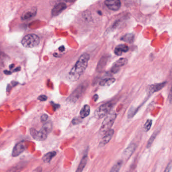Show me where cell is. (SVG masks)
I'll use <instances>...</instances> for the list:
<instances>
[{"label": "cell", "instance_id": "obj_31", "mask_svg": "<svg viewBox=\"0 0 172 172\" xmlns=\"http://www.w3.org/2000/svg\"><path fill=\"white\" fill-rule=\"evenodd\" d=\"M4 73H5V74H6V75H10V74H11V72L10 71H9V70H4Z\"/></svg>", "mask_w": 172, "mask_h": 172}, {"label": "cell", "instance_id": "obj_2", "mask_svg": "<svg viewBox=\"0 0 172 172\" xmlns=\"http://www.w3.org/2000/svg\"><path fill=\"white\" fill-rule=\"evenodd\" d=\"M117 115L114 112L109 113L107 115L104 120L102 122L101 128L100 129L99 133L101 135H104L106 132L109 130L113 125Z\"/></svg>", "mask_w": 172, "mask_h": 172}, {"label": "cell", "instance_id": "obj_21", "mask_svg": "<svg viewBox=\"0 0 172 172\" xmlns=\"http://www.w3.org/2000/svg\"><path fill=\"white\" fill-rule=\"evenodd\" d=\"M159 130H156L154 131V133H153L152 136L149 138V140L148 141V143L147 144V148L148 149H149L151 146H152L153 143L154 142V140L156 139V137L159 133Z\"/></svg>", "mask_w": 172, "mask_h": 172}, {"label": "cell", "instance_id": "obj_33", "mask_svg": "<svg viewBox=\"0 0 172 172\" xmlns=\"http://www.w3.org/2000/svg\"><path fill=\"white\" fill-rule=\"evenodd\" d=\"M19 70H20V68L18 67V68H17L16 69L14 70V71H19Z\"/></svg>", "mask_w": 172, "mask_h": 172}, {"label": "cell", "instance_id": "obj_32", "mask_svg": "<svg viewBox=\"0 0 172 172\" xmlns=\"http://www.w3.org/2000/svg\"><path fill=\"white\" fill-rule=\"evenodd\" d=\"M65 1L68 3H73L76 0H65Z\"/></svg>", "mask_w": 172, "mask_h": 172}, {"label": "cell", "instance_id": "obj_1", "mask_svg": "<svg viewBox=\"0 0 172 172\" xmlns=\"http://www.w3.org/2000/svg\"><path fill=\"white\" fill-rule=\"evenodd\" d=\"M89 59V55L87 54H83L80 56L69 73V79L70 80L76 81L79 79L85 71Z\"/></svg>", "mask_w": 172, "mask_h": 172}, {"label": "cell", "instance_id": "obj_3", "mask_svg": "<svg viewBox=\"0 0 172 172\" xmlns=\"http://www.w3.org/2000/svg\"><path fill=\"white\" fill-rule=\"evenodd\" d=\"M40 42L39 37L37 35L30 34L25 36L22 39V45L26 48H33L37 46Z\"/></svg>", "mask_w": 172, "mask_h": 172}, {"label": "cell", "instance_id": "obj_30", "mask_svg": "<svg viewBox=\"0 0 172 172\" xmlns=\"http://www.w3.org/2000/svg\"><path fill=\"white\" fill-rule=\"evenodd\" d=\"M38 99L40 101H45L47 100V97L45 95L40 96L38 97Z\"/></svg>", "mask_w": 172, "mask_h": 172}, {"label": "cell", "instance_id": "obj_29", "mask_svg": "<svg viewBox=\"0 0 172 172\" xmlns=\"http://www.w3.org/2000/svg\"><path fill=\"white\" fill-rule=\"evenodd\" d=\"M48 118H49V116H47V115H42L41 117V121L43 122H46V121L48 119Z\"/></svg>", "mask_w": 172, "mask_h": 172}, {"label": "cell", "instance_id": "obj_18", "mask_svg": "<svg viewBox=\"0 0 172 172\" xmlns=\"http://www.w3.org/2000/svg\"><path fill=\"white\" fill-rule=\"evenodd\" d=\"M87 161H88V156H87V155H85L81 159L79 165L78 166V168L76 169V172H83V169H84L86 165L87 164Z\"/></svg>", "mask_w": 172, "mask_h": 172}, {"label": "cell", "instance_id": "obj_34", "mask_svg": "<svg viewBox=\"0 0 172 172\" xmlns=\"http://www.w3.org/2000/svg\"><path fill=\"white\" fill-rule=\"evenodd\" d=\"M14 64H12V65H10V66H9V68H10V69H12V68L14 67Z\"/></svg>", "mask_w": 172, "mask_h": 172}, {"label": "cell", "instance_id": "obj_24", "mask_svg": "<svg viewBox=\"0 0 172 172\" xmlns=\"http://www.w3.org/2000/svg\"><path fill=\"white\" fill-rule=\"evenodd\" d=\"M52 125L50 122H47L45 123L42 126V129L46 131V133H50L52 130Z\"/></svg>", "mask_w": 172, "mask_h": 172}, {"label": "cell", "instance_id": "obj_15", "mask_svg": "<svg viewBox=\"0 0 172 172\" xmlns=\"http://www.w3.org/2000/svg\"><path fill=\"white\" fill-rule=\"evenodd\" d=\"M129 47L125 44L118 45L115 49L114 53L117 55H121L124 52H128V51Z\"/></svg>", "mask_w": 172, "mask_h": 172}, {"label": "cell", "instance_id": "obj_28", "mask_svg": "<svg viewBox=\"0 0 172 172\" xmlns=\"http://www.w3.org/2000/svg\"><path fill=\"white\" fill-rule=\"evenodd\" d=\"M81 118L77 117L73 119V121H72V123H73V124L74 125H76V124H78L80 123L81 122Z\"/></svg>", "mask_w": 172, "mask_h": 172}, {"label": "cell", "instance_id": "obj_5", "mask_svg": "<svg viewBox=\"0 0 172 172\" xmlns=\"http://www.w3.org/2000/svg\"><path fill=\"white\" fill-rule=\"evenodd\" d=\"M30 133L32 138L37 141H44L45 140L49 134L48 133L42 128L39 131L36 130L34 128H31L30 129Z\"/></svg>", "mask_w": 172, "mask_h": 172}, {"label": "cell", "instance_id": "obj_6", "mask_svg": "<svg viewBox=\"0 0 172 172\" xmlns=\"http://www.w3.org/2000/svg\"><path fill=\"white\" fill-rule=\"evenodd\" d=\"M167 82H164L163 83H157L151 85L148 87L147 92L148 94L152 95L156 92H158L162 90L165 86L167 85Z\"/></svg>", "mask_w": 172, "mask_h": 172}, {"label": "cell", "instance_id": "obj_13", "mask_svg": "<svg viewBox=\"0 0 172 172\" xmlns=\"http://www.w3.org/2000/svg\"><path fill=\"white\" fill-rule=\"evenodd\" d=\"M84 90H85L84 87L83 86H80L79 87H78V88L75 90L74 93L70 96V100L73 101H76L82 95V92Z\"/></svg>", "mask_w": 172, "mask_h": 172}, {"label": "cell", "instance_id": "obj_23", "mask_svg": "<svg viewBox=\"0 0 172 172\" xmlns=\"http://www.w3.org/2000/svg\"><path fill=\"white\" fill-rule=\"evenodd\" d=\"M123 161L119 160L113 166L112 169L109 172H119L121 169V166L122 165Z\"/></svg>", "mask_w": 172, "mask_h": 172}, {"label": "cell", "instance_id": "obj_8", "mask_svg": "<svg viewBox=\"0 0 172 172\" xmlns=\"http://www.w3.org/2000/svg\"><path fill=\"white\" fill-rule=\"evenodd\" d=\"M105 4L109 9L112 11H118L121 7L120 0H106Z\"/></svg>", "mask_w": 172, "mask_h": 172}, {"label": "cell", "instance_id": "obj_9", "mask_svg": "<svg viewBox=\"0 0 172 172\" xmlns=\"http://www.w3.org/2000/svg\"><path fill=\"white\" fill-rule=\"evenodd\" d=\"M26 149L25 145L23 142L19 143L14 147L12 155L13 157H17L21 154Z\"/></svg>", "mask_w": 172, "mask_h": 172}, {"label": "cell", "instance_id": "obj_20", "mask_svg": "<svg viewBox=\"0 0 172 172\" xmlns=\"http://www.w3.org/2000/svg\"><path fill=\"white\" fill-rule=\"evenodd\" d=\"M115 81L116 80L114 78L105 79L102 80L101 81L100 83V85L102 86H109L113 84L115 82Z\"/></svg>", "mask_w": 172, "mask_h": 172}, {"label": "cell", "instance_id": "obj_19", "mask_svg": "<svg viewBox=\"0 0 172 172\" xmlns=\"http://www.w3.org/2000/svg\"><path fill=\"white\" fill-rule=\"evenodd\" d=\"M56 155V153L55 152H49L44 154V157H42V161L46 163H49Z\"/></svg>", "mask_w": 172, "mask_h": 172}, {"label": "cell", "instance_id": "obj_11", "mask_svg": "<svg viewBox=\"0 0 172 172\" xmlns=\"http://www.w3.org/2000/svg\"><path fill=\"white\" fill-rule=\"evenodd\" d=\"M137 146L134 143H131L128 148L125 149L123 153L122 156L124 159H126L129 158L133 153L135 151Z\"/></svg>", "mask_w": 172, "mask_h": 172}, {"label": "cell", "instance_id": "obj_17", "mask_svg": "<svg viewBox=\"0 0 172 172\" xmlns=\"http://www.w3.org/2000/svg\"><path fill=\"white\" fill-rule=\"evenodd\" d=\"M90 113V107L88 105H85L83 106L80 111V117L82 119L85 118L89 116Z\"/></svg>", "mask_w": 172, "mask_h": 172}, {"label": "cell", "instance_id": "obj_4", "mask_svg": "<svg viewBox=\"0 0 172 172\" xmlns=\"http://www.w3.org/2000/svg\"><path fill=\"white\" fill-rule=\"evenodd\" d=\"M112 108V104L108 102L98 107L94 113L95 117L98 119L103 118L109 113Z\"/></svg>", "mask_w": 172, "mask_h": 172}, {"label": "cell", "instance_id": "obj_14", "mask_svg": "<svg viewBox=\"0 0 172 172\" xmlns=\"http://www.w3.org/2000/svg\"><path fill=\"white\" fill-rule=\"evenodd\" d=\"M36 13H37V9L33 8L28 11L25 12L24 13L22 14L21 18L23 20H28L34 17L36 15Z\"/></svg>", "mask_w": 172, "mask_h": 172}, {"label": "cell", "instance_id": "obj_16", "mask_svg": "<svg viewBox=\"0 0 172 172\" xmlns=\"http://www.w3.org/2000/svg\"><path fill=\"white\" fill-rule=\"evenodd\" d=\"M9 60V58L7 55L4 52L0 51V69L5 66Z\"/></svg>", "mask_w": 172, "mask_h": 172}, {"label": "cell", "instance_id": "obj_25", "mask_svg": "<svg viewBox=\"0 0 172 172\" xmlns=\"http://www.w3.org/2000/svg\"><path fill=\"white\" fill-rule=\"evenodd\" d=\"M152 124H153V120L152 119H148L146 121L143 126V128L146 132L150 130V128L152 127Z\"/></svg>", "mask_w": 172, "mask_h": 172}, {"label": "cell", "instance_id": "obj_7", "mask_svg": "<svg viewBox=\"0 0 172 172\" xmlns=\"http://www.w3.org/2000/svg\"><path fill=\"white\" fill-rule=\"evenodd\" d=\"M128 60L126 58H121L113 64L111 69V71L113 74L117 73L121 66L126 65L128 64Z\"/></svg>", "mask_w": 172, "mask_h": 172}, {"label": "cell", "instance_id": "obj_22", "mask_svg": "<svg viewBox=\"0 0 172 172\" xmlns=\"http://www.w3.org/2000/svg\"><path fill=\"white\" fill-rule=\"evenodd\" d=\"M134 39V35L132 33H129V34H127L123 36L121 38V39L122 41L130 44V43H133V42Z\"/></svg>", "mask_w": 172, "mask_h": 172}, {"label": "cell", "instance_id": "obj_26", "mask_svg": "<svg viewBox=\"0 0 172 172\" xmlns=\"http://www.w3.org/2000/svg\"><path fill=\"white\" fill-rule=\"evenodd\" d=\"M171 86L169 89L168 95V100L169 103L172 104V69L171 70Z\"/></svg>", "mask_w": 172, "mask_h": 172}, {"label": "cell", "instance_id": "obj_10", "mask_svg": "<svg viewBox=\"0 0 172 172\" xmlns=\"http://www.w3.org/2000/svg\"><path fill=\"white\" fill-rule=\"evenodd\" d=\"M114 133V131L113 129H110L109 130L106 132L104 134L103 137L102 138L101 142L100 143V146L103 147L104 145H106L107 143H108L112 138Z\"/></svg>", "mask_w": 172, "mask_h": 172}, {"label": "cell", "instance_id": "obj_12", "mask_svg": "<svg viewBox=\"0 0 172 172\" xmlns=\"http://www.w3.org/2000/svg\"><path fill=\"white\" fill-rule=\"evenodd\" d=\"M66 8V4L65 3H61L57 4L52 10L51 13H52V16H56L58 15L59 14H60L63 11L65 10Z\"/></svg>", "mask_w": 172, "mask_h": 172}, {"label": "cell", "instance_id": "obj_27", "mask_svg": "<svg viewBox=\"0 0 172 172\" xmlns=\"http://www.w3.org/2000/svg\"><path fill=\"white\" fill-rule=\"evenodd\" d=\"M172 167V162H169V163L168 164H167V167H166V169H164V172H171V169Z\"/></svg>", "mask_w": 172, "mask_h": 172}]
</instances>
